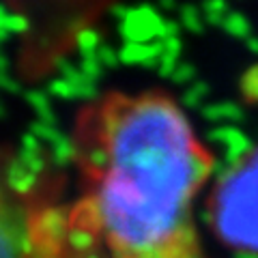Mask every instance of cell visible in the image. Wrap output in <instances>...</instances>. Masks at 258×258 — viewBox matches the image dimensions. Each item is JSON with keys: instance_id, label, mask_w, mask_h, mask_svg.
<instances>
[{"instance_id": "obj_1", "label": "cell", "mask_w": 258, "mask_h": 258, "mask_svg": "<svg viewBox=\"0 0 258 258\" xmlns=\"http://www.w3.org/2000/svg\"><path fill=\"white\" fill-rule=\"evenodd\" d=\"M69 149L84 258H205L200 207L217 157L170 91L99 93L76 112Z\"/></svg>"}, {"instance_id": "obj_2", "label": "cell", "mask_w": 258, "mask_h": 258, "mask_svg": "<svg viewBox=\"0 0 258 258\" xmlns=\"http://www.w3.org/2000/svg\"><path fill=\"white\" fill-rule=\"evenodd\" d=\"M58 170L0 147V258H84Z\"/></svg>"}, {"instance_id": "obj_3", "label": "cell", "mask_w": 258, "mask_h": 258, "mask_svg": "<svg viewBox=\"0 0 258 258\" xmlns=\"http://www.w3.org/2000/svg\"><path fill=\"white\" fill-rule=\"evenodd\" d=\"M203 207L209 232L220 245L258 256V142L215 172Z\"/></svg>"}]
</instances>
